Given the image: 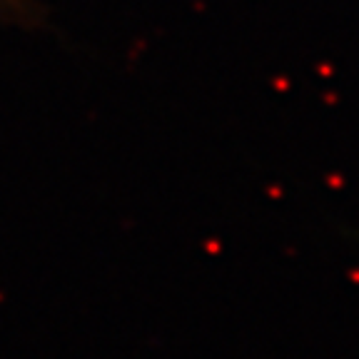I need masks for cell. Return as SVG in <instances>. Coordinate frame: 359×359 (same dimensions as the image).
Returning <instances> with one entry per match:
<instances>
[{
    "label": "cell",
    "instance_id": "cell-1",
    "mask_svg": "<svg viewBox=\"0 0 359 359\" xmlns=\"http://www.w3.org/2000/svg\"><path fill=\"white\" fill-rule=\"evenodd\" d=\"M0 15L22 18L25 15V0H0Z\"/></svg>",
    "mask_w": 359,
    "mask_h": 359
}]
</instances>
